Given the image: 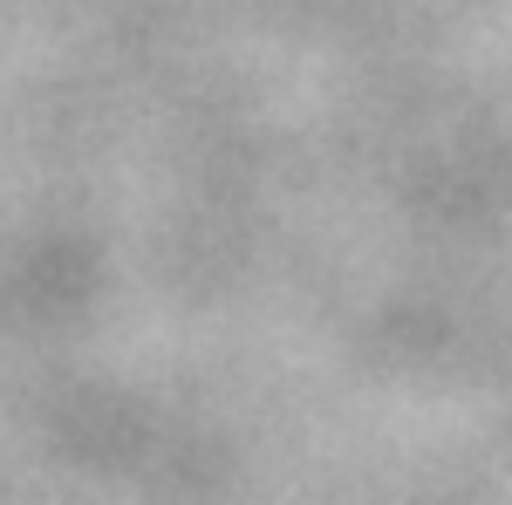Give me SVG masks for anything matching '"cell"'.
<instances>
[]
</instances>
